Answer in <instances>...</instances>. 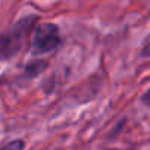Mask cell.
Returning <instances> with one entry per match:
<instances>
[{
	"label": "cell",
	"instance_id": "obj_5",
	"mask_svg": "<svg viewBox=\"0 0 150 150\" xmlns=\"http://www.w3.org/2000/svg\"><path fill=\"white\" fill-rule=\"evenodd\" d=\"M141 57H150V35L146 38L143 47H141V52H140Z\"/></svg>",
	"mask_w": 150,
	"mask_h": 150
},
{
	"label": "cell",
	"instance_id": "obj_4",
	"mask_svg": "<svg viewBox=\"0 0 150 150\" xmlns=\"http://www.w3.org/2000/svg\"><path fill=\"white\" fill-rule=\"evenodd\" d=\"M24 147H25V143L22 140H12L0 146V150H24Z\"/></svg>",
	"mask_w": 150,
	"mask_h": 150
},
{
	"label": "cell",
	"instance_id": "obj_6",
	"mask_svg": "<svg viewBox=\"0 0 150 150\" xmlns=\"http://www.w3.org/2000/svg\"><path fill=\"white\" fill-rule=\"evenodd\" d=\"M143 102H144V103L150 108V88H149V90L146 91V94L143 96Z\"/></svg>",
	"mask_w": 150,
	"mask_h": 150
},
{
	"label": "cell",
	"instance_id": "obj_1",
	"mask_svg": "<svg viewBox=\"0 0 150 150\" xmlns=\"http://www.w3.org/2000/svg\"><path fill=\"white\" fill-rule=\"evenodd\" d=\"M37 21V16L22 18L12 28L0 34V62L16 56L24 49L30 33L35 28Z\"/></svg>",
	"mask_w": 150,
	"mask_h": 150
},
{
	"label": "cell",
	"instance_id": "obj_3",
	"mask_svg": "<svg viewBox=\"0 0 150 150\" xmlns=\"http://www.w3.org/2000/svg\"><path fill=\"white\" fill-rule=\"evenodd\" d=\"M46 62L44 60H34V62H30L27 66H25V72L30 77H37L38 74H41L44 69H46Z\"/></svg>",
	"mask_w": 150,
	"mask_h": 150
},
{
	"label": "cell",
	"instance_id": "obj_2",
	"mask_svg": "<svg viewBox=\"0 0 150 150\" xmlns=\"http://www.w3.org/2000/svg\"><path fill=\"white\" fill-rule=\"evenodd\" d=\"M62 43L60 34H59V27L52 22L40 24L34 30V37H33V54H44L50 53L54 49L59 47Z\"/></svg>",
	"mask_w": 150,
	"mask_h": 150
}]
</instances>
